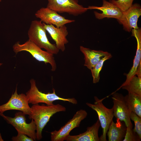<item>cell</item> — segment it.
Returning a JSON list of instances; mask_svg holds the SVG:
<instances>
[{
    "mask_svg": "<svg viewBox=\"0 0 141 141\" xmlns=\"http://www.w3.org/2000/svg\"><path fill=\"white\" fill-rule=\"evenodd\" d=\"M66 108L64 106L57 104L52 105H45L38 104L33 105L31 107V115L29 116L30 119H33L36 126L37 140L42 138L43 130L49 121L50 118L57 112L64 111Z\"/></svg>",
    "mask_w": 141,
    "mask_h": 141,
    "instance_id": "obj_1",
    "label": "cell"
},
{
    "mask_svg": "<svg viewBox=\"0 0 141 141\" xmlns=\"http://www.w3.org/2000/svg\"><path fill=\"white\" fill-rule=\"evenodd\" d=\"M46 31L41 21L33 20L28 32L29 39L41 49H44L53 55L57 54L59 50L55 44L50 42L46 35Z\"/></svg>",
    "mask_w": 141,
    "mask_h": 141,
    "instance_id": "obj_2",
    "label": "cell"
},
{
    "mask_svg": "<svg viewBox=\"0 0 141 141\" xmlns=\"http://www.w3.org/2000/svg\"><path fill=\"white\" fill-rule=\"evenodd\" d=\"M30 88L26 93L28 100L29 103L33 105L40 103H45L47 105L54 104V101L61 100L67 101L74 104H77V100L74 98H64L60 97L55 93V90L53 88L52 93H45L40 91L37 87L35 80L31 79L30 81Z\"/></svg>",
    "mask_w": 141,
    "mask_h": 141,
    "instance_id": "obj_3",
    "label": "cell"
},
{
    "mask_svg": "<svg viewBox=\"0 0 141 141\" xmlns=\"http://www.w3.org/2000/svg\"><path fill=\"white\" fill-rule=\"evenodd\" d=\"M13 48L14 51L16 54L22 51H26L37 60L43 62L46 64L49 63L52 71H55L56 69L57 65L54 55L43 50L29 39L22 44L19 42L16 43L13 46Z\"/></svg>",
    "mask_w": 141,
    "mask_h": 141,
    "instance_id": "obj_4",
    "label": "cell"
},
{
    "mask_svg": "<svg viewBox=\"0 0 141 141\" xmlns=\"http://www.w3.org/2000/svg\"><path fill=\"white\" fill-rule=\"evenodd\" d=\"M94 104L89 103L86 104L97 113L102 129V134L99 138L100 141H106V135L109 126L114 117L112 108L109 109L105 107L102 103L103 99H99L97 97H94Z\"/></svg>",
    "mask_w": 141,
    "mask_h": 141,
    "instance_id": "obj_5",
    "label": "cell"
},
{
    "mask_svg": "<svg viewBox=\"0 0 141 141\" xmlns=\"http://www.w3.org/2000/svg\"><path fill=\"white\" fill-rule=\"evenodd\" d=\"M25 114L21 111L16 112L14 118L5 116L0 113L2 116L9 124L12 125L17 131L24 133L32 138L34 141L37 140L36 126L35 122L32 119L31 122L27 123Z\"/></svg>",
    "mask_w": 141,
    "mask_h": 141,
    "instance_id": "obj_6",
    "label": "cell"
},
{
    "mask_svg": "<svg viewBox=\"0 0 141 141\" xmlns=\"http://www.w3.org/2000/svg\"><path fill=\"white\" fill-rule=\"evenodd\" d=\"M47 7L60 13L77 16L86 12L87 8L78 4V0H48Z\"/></svg>",
    "mask_w": 141,
    "mask_h": 141,
    "instance_id": "obj_7",
    "label": "cell"
},
{
    "mask_svg": "<svg viewBox=\"0 0 141 141\" xmlns=\"http://www.w3.org/2000/svg\"><path fill=\"white\" fill-rule=\"evenodd\" d=\"M87 115L85 110L80 109L78 111L73 118L70 120L58 131L51 132V140L52 141H63L65 140L69 134L70 132L73 129L79 126L81 121Z\"/></svg>",
    "mask_w": 141,
    "mask_h": 141,
    "instance_id": "obj_8",
    "label": "cell"
},
{
    "mask_svg": "<svg viewBox=\"0 0 141 141\" xmlns=\"http://www.w3.org/2000/svg\"><path fill=\"white\" fill-rule=\"evenodd\" d=\"M28 100L26 95L22 93L18 94L16 86L14 93L8 101L6 103L0 105V113L11 110L20 111L25 115L31 116V107L29 105Z\"/></svg>",
    "mask_w": 141,
    "mask_h": 141,
    "instance_id": "obj_9",
    "label": "cell"
},
{
    "mask_svg": "<svg viewBox=\"0 0 141 141\" xmlns=\"http://www.w3.org/2000/svg\"><path fill=\"white\" fill-rule=\"evenodd\" d=\"M112 95L114 116L117 119L124 122L127 127L132 128L133 125L130 118L131 111L127 106L124 96L121 94L115 92Z\"/></svg>",
    "mask_w": 141,
    "mask_h": 141,
    "instance_id": "obj_10",
    "label": "cell"
},
{
    "mask_svg": "<svg viewBox=\"0 0 141 141\" xmlns=\"http://www.w3.org/2000/svg\"><path fill=\"white\" fill-rule=\"evenodd\" d=\"M35 16L43 23L52 25L59 27L66 24L75 21L74 20L67 19L56 11L47 7H42L35 14Z\"/></svg>",
    "mask_w": 141,
    "mask_h": 141,
    "instance_id": "obj_11",
    "label": "cell"
},
{
    "mask_svg": "<svg viewBox=\"0 0 141 141\" xmlns=\"http://www.w3.org/2000/svg\"><path fill=\"white\" fill-rule=\"evenodd\" d=\"M141 15V6L138 3H135L123 12L118 20L123 25L124 29L130 32L132 29H137L139 28L137 25V22Z\"/></svg>",
    "mask_w": 141,
    "mask_h": 141,
    "instance_id": "obj_12",
    "label": "cell"
},
{
    "mask_svg": "<svg viewBox=\"0 0 141 141\" xmlns=\"http://www.w3.org/2000/svg\"><path fill=\"white\" fill-rule=\"evenodd\" d=\"M43 23L46 31L55 42L57 48L59 50L64 51L66 49L65 45L68 42L66 38L68 32L65 25L57 27L52 25Z\"/></svg>",
    "mask_w": 141,
    "mask_h": 141,
    "instance_id": "obj_13",
    "label": "cell"
},
{
    "mask_svg": "<svg viewBox=\"0 0 141 141\" xmlns=\"http://www.w3.org/2000/svg\"><path fill=\"white\" fill-rule=\"evenodd\" d=\"M87 8L88 10L96 9L101 11L102 13L96 11L94 12L96 18L99 20L107 18H114L118 20L122 14V12L117 7L106 0H103V4L101 7L89 6Z\"/></svg>",
    "mask_w": 141,
    "mask_h": 141,
    "instance_id": "obj_14",
    "label": "cell"
},
{
    "mask_svg": "<svg viewBox=\"0 0 141 141\" xmlns=\"http://www.w3.org/2000/svg\"><path fill=\"white\" fill-rule=\"evenodd\" d=\"M100 124L98 119L93 125L88 127L86 131L79 134L72 136L70 134L65 140L67 141H99L98 133Z\"/></svg>",
    "mask_w": 141,
    "mask_h": 141,
    "instance_id": "obj_15",
    "label": "cell"
},
{
    "mask_svg": "<svg viewBox=\"0 0 141 141\" xmlns=\"http://www.w3.org/2000/svg\"><path fill=\"white\" fill-rule=\"evenodd\" d=\"M80 49L84 56V66L90 70L95 66L102 57L109 53L102 50H91L82 46H80Z\"/></svg>",
    "mask_w": 141,
    "mask_h": 141,
    "instance_id": "obj_16",
    "label": "cell"
},
{
    "mask_svg": "<svg viewBox=\"0 0 141 141\" xmlns=\"http://www.w3.org/2000/svg\"><path fill=\"white\" fill-rule=\"evenodd\" d=\"M132 36L134 37L137 43V50L136 55L133 60V65L128 73L126 75L125 82L121 85L127 83L133 76L136 75L137 68L141 62V28L132 29L131 31Z\"/></svg>",
    "mask_w": 141,
    "mask_h": 141,
    "instance_id": "obj_17",
    "label": "cell"
},
{
    "mask_svg": "<svg viewBox=\"0 0 141 141\" xmlns=\"http://www.w3.org/2000/svg\"><path fill=\"white\" fill-rule=\"evenodd\" d=\"M115 123L113 120L107 132L109 141H122L126 134L127 127L124 122L117 119Z\"/></svg>",
    "mask_w": 141,
    "mask_h": 141,
    "instance_id": "obj_18",
    "label": "cell"
},
{
    "mask_svg": "<svg viewBox=\"0 0 141 141\" xmlns=\"http://www.w3.org/2000/svg\"><path fill=\"white\" fill-rule=\"evenodd\" d=\"M124 98L130 111L141 118V96L129 93L124 96Z\"/></svg>",
    "mask_w": 141,
    "mask_h": 141,
    "instance_id": "obj_19",
    "label": "cell"
},
{
    "mask_svg": "<svg viewBox=\"0 0 141 141\" xmlns=\"http://www.w3.org/2000/svg\"><path fill=\"white\" fill-rule=\"evenodd\" d=\"M122 88L128 93H134L141 96V77L136 75L132 77L125 84L121 85L118 90Z\"/></svg>",
    "mask_w": 141,
    "mask_h": 141,
    "instance_id": "obj_20",
    "label": "cell"
},
{
    "mask_svg": "<svg viewBox=\"0 0 141 141\" xmlns=\"http://www.w3.org/2000/svg\"><path fill=\"white\" fill-rule=\"evenodd\" d=\"M112 57L111 54L109 53L107 55L102 57L95 66L90 70L93 83L95 84L98 82L100 79V73L102 69L104 62Z\"/></svg>",
    "mask_w": 141,
    "mask_h": 141,
    "instance_id": "obj_21",
    "label": "cell"
},
{
    "mask_svg": "<svg viewBox=\"0 0 141 141\" xmlns=\"http://www.w3.org/2000/svg\"><path fill=\"white\" fill-rule=\"evenodd\" d=\"M134 0H110L109 2L117 7L123 13L130 7Z\"/></svg>",
    "mask_w": 141,
    "mask_h": 141,
    "instance_id": "obj_22",
    "label": "cell"
},
{
    "mask_svg": "<svg viewBox=\"0 0 141 141\" xmlns=\"http://www.w3.org/2000/svg\"><path fill=\"white\" fill-rule=\"evenodd\" d=\"M130 119L134 123L135 126L133 129L141 139V118L134 113L131 111L130 114Z\"/></svg>",
    "mask_w": 141,
    "mask_h": 141,
    "instance_id": "obj_23",
    "label": "cell"
},
{
    "mask_svg": "<svg viewBox=\"0 0 141 141\" xmlns=\"http://www.w3.org/2000/svg\"><path fill=\"white\" fill-rule=\"evenodd\" d=\"M140 138L132 128L127 127L126 132L123 141H139Z\"/></svg>",
    "mask_w": 141,
    "mask_h": 141,
    "instance_id": "obj_24",
    "label": "cell"
},
{
    "mask_svg": "<svg viewBox=\"0 0 141 141\" xmlns=\"http://www.w3.org/2000/svg\"><path fill=\"white\" fill-rule=\"evenodd\" d=\"M18 134L16 136H13L11 139L13 141H33L34 140L31 138L26 135L17 131Z\"/></svg>",
    "mask_w": 141,
    "mask_h": 141,
    "instance_id": "obj_25",
    "label": "cell"
},
{
    "mask_svg": "<svg viewBox=\"0 0 141 141\" xmlns=\"http://www.w3.org/2000/svg\"><path fill=\"white\" fill-rule=\"evenodd\" d=\"M136 75L138 77H141V62L139 64L136 69Z\"/></svg>",
    "mask_w": 141,
    "mask_h": 141,
    "instance_id": "obj_26",
    "label": "cell"
},
{
    "mask_svg": "<svg viewBox=\"0 0 141 141\" xmlns=\"http://www.w3.org/2000/svg\"><path fill=\"white\" fill-rule=\"evenodd\" d=\"M4 141L3 139H2V137L1 136V134L0 133V141Z\"/></svg>",
    "mask_w": 141,
    "mask_h": 141,
    "instance_id": "obj_27",
    "label": "cell"
},
{
    "mask_svg": "<svg viewBox=\"0 0 141 141\" xmlns=\"http://www.w3.org/2000/svg\"><path fill=\"white\" fill-rule=\"evenodd\" d=\"M2 64V63H0V66H1Z\"/></svg>",
    "mask_w": 141,
    "mask_h": 141,
    "instance_id": "obj_28",
    "label": "cell"
},
{
    "mask_svg": "<svg viewBox=\"0 0 141 141\" xmlns=\"http://www.w3.org/2000/svg\"><path fill=\"white\" fill-rule=\"evenodd\" d=\"M2 1V0H0V2H1Z\"/></svg>",
    "mask_w": 141,
    "mask_h": 141,
    "instance_id": "obj_29",
    "label": "cell"
}]
</instances>
